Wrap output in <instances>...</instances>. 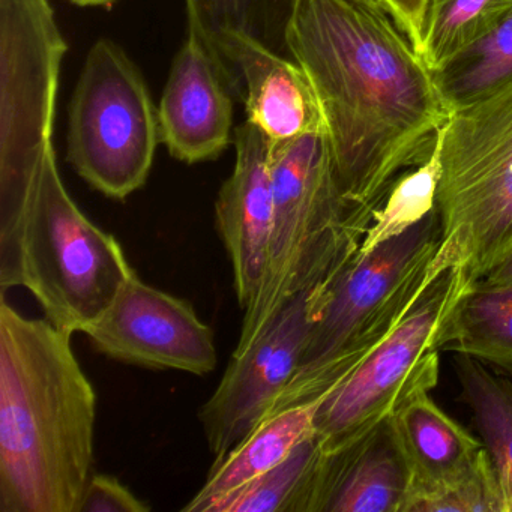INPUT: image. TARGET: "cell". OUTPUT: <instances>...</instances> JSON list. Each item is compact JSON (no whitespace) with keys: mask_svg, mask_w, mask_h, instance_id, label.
<instances>
[{"mask_svg":"<svg viewBox=\"0 0 512 512\" xmlns=\"http://www.w3.org/2000/svg\"><path fill=\"white\" fill-rule=\"evenodd\" d=\"M454 371L461 400L496 470L500 511L512 512V374L467 355L454 356Z\"/></svg>","mask_w":512,"mask_h":512,"instance_id":"ac0fdd59","label":"cell"},{"mask_svg":"<svg viewBox=\"0 0 512 512\" xmlns=\"http://www.w3.org/2000/svg\"><path fill=\"white\" fill-rule=\"evenodd\" d=\"M449 113L475 103L512 80V14L496 29L433 71Z\"/></svg>","mask_w":512,"mask_h":512,"instance_id":"7402d4cb","label":"cell"},{"mask_svg":"<svg viewBox=\"0 0 512 512\" xmlns=\"http://www.w3.org/2000/svg\"><path fill=\"white\" fill-rule=\"evenodd\" d=\"M409 487L388 419L338 451L322 449L310 512H404Z\"/></svg>","mask_w":512,"mask_h":512,"instance_id":"9a60e30c","label":"cell"},{"mask_svg":"<svg viewBox=\"0 0 512 512\" xmlns=\"http://www.w3.org/2000/svg\"><path fill=\"white\" fill-rule=\"evenodd\" d=\"M133 271L68 194L53 146L31 184L0 200V289L28 290L56 328L83 334Z\"/></svg>","mask_w":512,"mask_h":512,"instance_id":"3957f363","label":"cell"},{"mask_svg":"<svg viewBox=\"0 0 512 512\" xmlns=\"http://www.w3.org/2000/svg\"><path fill=\"white\" fill-rule=\"evenodd\" d=\"M70 2L80 8H109L118 0H70Z\"/></svg>","mask_w":512,"mask_h":512,"instance_id":"83f0119b","label":"cell"},{"mask_svg":"<svg viewBox=\"0 0 512 512\" xmlns=\"http://www.w3.org/2000/svg\"><path fill=\"white\" fill-rule=\"evenodd\" d=\"M73 332L0 301V512H79L91 478L97 392Z\"/></svg>","mask_w":512,"mask_h":512,"instance_id":"7a4b0ae2","label":"cell"},{"mask_svg":"<svg viewBox=\"0 0 512 512\" xmlns=\"http://www.w3.org/2000/svg\"><path fill=\"white\" fill-rule=\"evenodd\" d=\"M439 137L433 269L469 289L512 253V80L452 112Z\"/></svg>","mask_w":512,"mask_h":512,"instance_id":"8992f818","label":"cell"},{"mask_svg":"<svg viewBox=\"0 0 512 512\" xmlns=\"http://www.w3.org/2000/svg\"><path fill=\"white\" fill-rule=\"evenodd\" d=\"M512 14V0H431L419 55L431 71L490 34Z\"/></svg>","mask_w":512,"mask_h":512,"instance_id":"603a6c76","label":"cell"},{"mask_svg":"<svg viewBox=\"0 0 512 512\" xmlns=\"http://www.w3.org/2000/svg\"><path fill=\"white\" fill-rule=\"evenodd\" d=\"M274 224L262 286L244 310V349L298 293L328 284L368 227L344 199L326 127L271 145Z\"/></svg>","mask_w":512,"mask_h":512,"instance_id":"5b68a950","label":"cell"},{"mask_svg":"<svg viewBox=\"0 0 512 512\" xmlns=\"http://www.w3.org/2000/svg\"><path fill=\"white\" fill-rule=\"evenodd\" d=\"M229 79L208 47L191 34L173 59L158 107L161 142L185 164L217 160L233 142Z\"/></svg>","mask_w":512,"mask_h":512,"instance_id":"4fadbf2b","label":"cell"},{"mask_svg":"<svg viewBox=\"0 0 512 512\" xmlns=\"http://www.w3.org/2000/svg\"><path fill=\"white\" fill-rule=\"evenodd\" d=\"M322 286L304 290L281 307L244 349H235L220 385L203 404L199 421L215 460L245 439L295 377L320 307Z\"/></svg>","mask_w":512,"mask_h":512,"instance_id":"30bf717a","label":"cell"},{"mask_svg":"<svg viewBox=\"0 0 512 512\" xmlns=\"http://www.w3.org/2000/svg\"><path fill=\"white\" fill-rule=\"evenodd\" d=\"M464 290L455 269L442 272L391 335L323 397L314 419L323 451H338L367 436L413 392L436 388L437 334Z\"/></svg>","mask_w":512,"mask_h":512,"instance_id":"ba28073f","label":"cell"},{"mask_svg":"<svg viewBox=\"0 0 512 512\" xmlns=\"http://www.w3.org/2000/svg\"><path fill=\"white\" fill-rule=\"evenodd\" d=\"M430 392H413L389 418L409 470L404 512H410L418 500L472 475L488 457L482 440L449 416Z\"/></svg>","mask_w":512,"mask_h":512,"instance_id":"2e32d148","label":"cell"},{"mask_svg":"<svg viewBox=\"0 0 512 512\" xmlns=\"http://www.w3.org/2000/svg\"><path fill=\"white\" fill-rule=\"evenodd\" d=\"M295 2L296 0H187L190 32L208 47L221 68V50L232 38H245L278 55L287 56L289 50L286 34Z\"/></svg>","mask_w":512,"mask_h":512,"instance_id":"ffe728a7","label":"cell"},{"mask_svg":"<svg viewBox=\"0 0 512 512\" xmlns=\"http://www.w3.org/2000/svg\"><path fill=\"white\" fill-rule=\"evenodd\" d=\"M151 505L139 499L118 478L95 473L89 478L79 512H149Z\"/></svg>","mask_w":512,"mask_h":512,"instance_id":"d4e9b609","label":"cell"},{"mask_svg":"<svg viewBox=\"0 0 512 512\" xmlns=\"http://www.w3.org/2000/svg\"><path fill=\"white\" fill-rule=\"evenodd\" d=\"M221 64L247 122L271 145L325 127L322 109L307 74L295 61L245 38H232L221 50Z\"/></svg>","mask_w":512,"mask_h":512,"instance_id":"5bb4252c","label":"cell"},{"mask_svg":"<svg viewBox=\"0 0 512 512\" xmlns=\"http://www.w3.org/2000/svg\"><path fill=\"white\" fill-rule=\"evenodd\" d=\"M439 244L434 209L403 235L353 256L323 289L301 364L269 415L325 397L391 335L439 277L431 266Z\"/></svg>","mask_w":512,"mask_h":512,"instance_id":"277c9868","label":"cell"},{"mask_svg":"<svg viewBox=\"0 0 512 512\" xmlns=\"http://www.w3.org/2000/svg\"><path fill=\"white\" fill-rule=\"evenodd\" d=\"M286 43L319 100L344 199L370 227L451 116L433 71L370 0H296Z\"/></svg>","mask_w":512,"mask_h":512,"instance_id":"6da1fadb","label":"cell"},{"mask_svg":"<svg viewBox=\"0 0 512 512\" xmlns=\"http://www.w3.org/2000/svg\"><path fill=\"white\" fill-rule=\"evenodd\" d=\"M160 142L158 112L139 68L118 44L97 41L70 104L68 163L94 190L125 200L148 181Z\"/></svg>","mask_w":512,"mask_h":512,"instance_id":"52a82bcc","label":"cell"},{"mask_svg":"<svg viewBox=\"0 0 512 512\" xmlns=\"http://www.w3.org/2000/svg\"><path fill=\"white\" fill-rule=\"evenodd\" d=\"M437 346L512 374V284L464 290L440 326Z\"/></svg>","mask_w":512,"mask_h":512,"instance_id":"d6986e66","label":"cell"},{"mask_svg":"<svg viewBox=\"0 0 512 512\" xmlns=\"http://www.w3.org/2000/svg\"><path fill=\"white\" fill-rule=\"evenodd\" d=\"M320 458L322 446L311 434L286 460L212 500L202 512H310Z\"/></svg>","mask_w":512,"mask_h":512,"instance_id":"44dd1931","label":"cell"},{"mask_svg":"<svg viewBox=\"0 0 512 512\" xmlns=\"http://www.w3.org/2000/svg\"><path fill=\"white\" fill-rule=\"evenodd\" d=\"M389 13L394 17L407 37L413 41L419 52L424 31L425 16L431 0H383Z\"/></svg>","mask_w":512,"mask_h":512,"instance_id":"484cf974","label":"cell"},{"mask_svg":"<svg viewBox=\"0 0 512 512\" xmlns=\"http://www.w3.org/2000/svg\"><path fill=\"white\" fill-rule=\"evenodd\" d=\"M440 178V137L430 157L403 173L389 190L382 205L374 212L373 221L355 256H364L383 242L403 235L436 209L437 185Z\"/></svg>","mask_w":512,"mask_h":512,"instance_id":"cb8c5ba5","label":"cell"},{"mask_svg":"<svg viewBox=\"0 0 512 512\" xmlns=\"http://www.w3.org/2000/svg\"><path fill=\"white\" fill-rule=\"evenodd\" d=\"M67 50L49 0H0V199L28 187L53 146Z\"/></svg>","mask_w":512,"mask_h":512,"instance_id":"9c48e42d","label":"cell"},{"mask_svg":"<svg viewBox=\"0 0 512 512\" xmlns=\"http://www.w3.org/2000/svg\"><path fill=\"white\" fill-rule=\"evenodd\" d=\"M322 400L286 407L266 416L242 442L214 461L205 484L182 511L202 512L212 500L286 460L299 443L314 434V419Z\"/></svg>","mask_w":512,"mask_h":512,"instance_id":"e0dca14e","label":"cell"},{"mask_svg":"<svg viewBox=\"0 0 512 512\" xmlns=\"http://www.w3.org/2000/svg\"><path fill=\"white\" fill-rule=\"evenodd\" d=\"M232 176L215 202V226L229 254L242 310L262 286L274 224L271 143L250 122L236 128Z\"/></svg>","mask_w":512,"mask_h":512,"instance_id":"7c38bea8","label":"cell"},{"mask_svg":"<svg viewBox=\"0 0 512 512\" xmlns=\"http://www.w3.org/2000/svg\"><path fill=\"white\" fill-rule=\"evenodd\" d=\"M512 284V253L473 286L500 287Z\"/></svg>","mask_w":512,"mask_h":512,"instance_id":"4316f807","label":"cell"},{"mask_svg":"<svg viewBox=\"0 0 512 512\" xmlns=\"http://www.w3.org/2000/svg\"><path fill=\"white\" fill-rule=\"evenodd\" d=\"M83 334L98 353L122 364L196 376L217 367L211 326L187 301L149 286L136 271Z\"/></svg>","mask_w":512,"mask_h":512,"instance_id":"8fae6325","label":"cell"}]
</instances>
